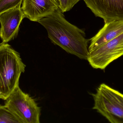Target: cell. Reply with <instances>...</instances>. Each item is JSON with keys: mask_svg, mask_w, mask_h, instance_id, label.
<instances>
[{"mask_svg": "<svg viewBox=\"0 0 123 123\" xmlns=\"http://www.w3.org/2000/svg\"><path fill=\"white\" fill-rule=\"evenodd\" d=\"M37 22L46 29L53 43L80 59L87 60L88 44L90 39H86L84 30L66 19L60 8Z\"/></svg>", "mask_w": 123, "mask_h": 123, "instance_id": "1", "label": "cell"}, {"mask_svg": "<svg viewBox=\"0 0 123 123\" xmlns=\"http://www.w3.org/2000/svg\"><path fill=\"white\" fill-rule=\"evenodd\" d=\"M26 66L18 52L8 43H0V99L6 100L18 86Z\"/></svg>", "mask_w": 123, "mask_h": 123, "instance_id": "2", "label": "cell"}, {"mask_svg": "<svg viewBox=\"0 0 123 123\" xmlns=\"http://www.w3.org/2000/svg\"><path fill=\"white\" fill-rule=\"evenodd\" d=\"M93 110L112 123H123V94L105 84H100L95 94Z\"/></svg>", "mask_w": 123, "mask_h": 123, "instance_id": "3", "label": "cell"}, {"mask_svg": "<svg viewBox=\"0 0 123 123\" xmlns=\"http://www.w3.org/2000/svg\"><path fill=\"white\" fill-rule=\"evenodd\" d=\"M4 106L20 123H40L41 108L35 100L18 86L6 100Z\"/></svg>", "mask_w": 123, "mask_h": 123, "instance_id": "4", "label": "cell"}, {"mask_svg": "<svg viewBox=\"0 0 123 123\" xmlns=\"http://www.w3.org/2000/svg\"><path fill=\"white\" fill-rule=\"evenodd\" d=\"M123 55V32L104 45L89 51L87 60L94 69H105Z\"/></svg>", "mask_w": 123, "mask_h": 123, "instance_id": "5", "label": "cell"}, {"mask_svg": "<svg viewBox=\"0 0 123 123\" xmlns=\"http://www.w3.org/2000/svg\"><path fill=\"white\" fill-rule=\"evenodd\" d=\"M87 7L96 16L105 23L123 20V0H84Z\"/></svg>", "mask_w": 123, "mask_h": 123, "instance_id": "6", "label": "cell"}, {"mask_svg": "<svg viewBox=\"0 0 123 123\" xmlns=\"http://www.w3.org/2000/svg\"><path fill=\"white\" fill-rule=\"evenodd\" d=\"M24 18L21 4L0 14V37L2 42L7 43L16 37Z\"/></svg>", "mask_w": 123, "mask_h": 123, "instance_id": "7", "label": "cell"}, {"mask_svg": "<svg viewBox=\"0 0 123 123\" xmlns=\"http://www.w3.org/2000/svg\"><path fill=\"white\" fill-rule=\"evenodd\" d=\"M22 10L30 21L38 22L60 8L59 0H23Z\"/></svg>", "mask_w": 123, "mask_h": 123, "instance_id": "8", "label": "cell"}, {"mask_svg": "<svg viewBox=\"0 0 123 123\" xmlns=\"http://www.w3.org/2000/svg\"><path fill=\"white\" fill-rule=\"evenodd\" d=\"M123 32V20H115L105 23L104 26L90 39L88 51L100 47Z\"/></svg>", "mask_w": 123, "mask_h": 123, "instance_id": "9", "label": "cell"}, {"mask_svg": "<svg viewBox=\"0 0 123 123\" xmlns=\"http://www.w3.org/2000/svg\"><path fill=\"white\" fill-rule=\"evenodd\" d=\"M0 123H20L16 116L4 105H0Z\"/></svg>", "mask_w": 123, "mask_h": 123, "instance_id": "10", "label": "cell"}, {"mask_svg": "<svg viewBox=\"0 0 123 123\" xmlns=\"http://www.w3.org/2000/svg\"><path fill=\"white\" fill-rule=\"evenodd\" d=\"M23 0H0V14L21 4Z\"/></svg>", "mask_w": 123, "mask_h": 123, "instance_id": "11", "label": "cell"}, {"mask_svg": "<svg viewBox=\"0 0 123 123\" xmlns=\"http://www.w3.org/2000/svg\"><path fill=\"white\" fill-rule=\"evenodd\" d=\"M80 0H59L60 9L63 13L68 11Z\"/></svg>", "mask_w": 123, "mask_h": 123, "instance_id": "12", "label": "cell"}, {"mask_svg": "<svg viewBox=\"0 0 123 123\" xmlns=\"http://www.w3.org/2000/svg\"></svg>", "mask_w": 123, "mask_h": 123, "instance_id": "13", "label": "cell"}]
</instances>
